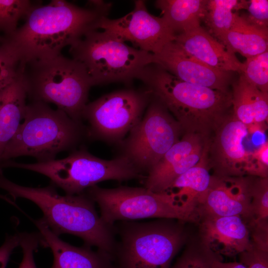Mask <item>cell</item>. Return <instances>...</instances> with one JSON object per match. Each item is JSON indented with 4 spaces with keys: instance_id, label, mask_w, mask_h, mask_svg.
Masks as SVG:
<instances>
[{
    "instance_id": "d590c367",
    "label": "cell",
    "mask_w": 268,
    "mask_h": 268,
    "mask_svg": "<svg viewBox=\"0 0 268 268\" xmlns=\"http://www.w3.org/2000/svg\"><path fill=\"white\" fill-rule=\"evenodd\" d=\"M212 268H246L240 262L224 263L223 260H216L213 262Z\"/></svg>"
},
{
    "instance_id": "4fadbf2b",
    "label": "cell",
    "mask_w": 268,
    "mask_h": 268,
    "mask_svg": "<svg viewBox=\"0 0 268 268\" xmlns=\"http://www.w3.org/2000/svg\"><path fill=\"white\" fill-rule=\"evenodd\" d=\"M97 29L129 41L139 49L154 55L160 52L168 43L175 40L176 34L162 17L148 12L143 0L134 1L133 10L116 19L103 17Z\"/></svg>"
},
{
    "instance_id": "e575fe53",
    "label": "cell",
    "mask_w": 268,
    "mask_h": 268,
    "mask_svg": "<svg viewBox=\"0 0 268 268\" xmlns=\"http://www.w3.org/2000/svg\"><path fill=\"white\" fill-rule=\"evenodd\" d=\"M19 244V233L6 237L0 247V268H6L10 255Z\"/></svg>"
},
{
    "instance_id": "8fae6325",
    "label": "cell",
    "mask_w": 268,
    "mask_h": 268,
    "mask_svg": "<svg viewBox=\"0 0 268 268\" xmlns=\"http://www.w3.org/2000/svg\"><path fill=\"white\" fill-rule=\"evenodd\" d=\"M183 130L153 94L140 121L119 145L121 153L141 173H147L180 139Z\"/></svg>"
},
{
    "instance_id": "8992f818",
    "label": "cell",
    "mask_w": 268,
    "mask_h": 268,
    "mask_svg": "<svg viewBox=\"0 0 268 268\" xmlns=\"http://www.w3.org/2000/svg\"><path fill=\"white\" fill-rule=\"evenodd\" d=\"M120 221L114 225L120 240L116 244L113 268H170L190 237L186 223L177 219Z\"/></svg>"
},
{
    "instance_id": "e0dca14e",
    "label": "cell",
    "mask_w": 268,
    "mask_h": 268,
    "mask_svg": "<svg viewBox=\"0 0 268 268\" xmlns=\"http://www.w3.org/2000/svg\"><path fill=\"white\" fill-rule=\"evenodd\" d=\"M197 224L201 241L221 256H235L250 246L248 227L240 216L201 214Z\"/></svg>"
},
{
    "instance_id": "d6986e66",
    "label": "cell",
    "mask_w": 268,
    "mask_h": 268,
    "mask_svg": "<svg viewBox=\"0 0 268 268\" xmlns=\"http://www.w3.org/2000/svg\"><path fill=\"white\" fill-rule=\"evenodd\" d=\"M188 53L208 66L224 72H241L242 63L201 26L176 35L174 40Z\"/></svg>"
},
{
    "instance_id": "4316f807",
    "label": "cell",
    "mask_w": 268,
    "mask_h": 268,
    "mask_svg": "<svg viewBox=\"0 0 268 268\" xmlns=\"http://www.w3.org/2000/svg\"><path fill=\"white\" fill-rule=\"evenodd\" d=\"M33 3L29 0H0V33L11 36L17 29L19 20L25 18Z\"/></svg>"
},
{
    "instance_id": "3957f363",
    "label": "cell",
    "mask_w": 268,
    "mask_h": 268,
    "mask_svg": "<svg viewBox=\"0 0 268 268\" xmlns=\"http://www.w3.org/2000/svg\"><path fill=\"white\" fill-rule=\"evenodd\" d=\"M136 78L165 105L184 133L210 137L224 118L232 112L231 91L184 81L156 64L145 66Z\"/></svg>"
},
{
    "instance_id": "30bf717a",
    "label": "cell",
    "mask_w": 268,
    "mask_h": 268,
    "mask_svg": "<svg viewBox=\"0 0 268 268\" xmlns=\"http://www.w3.org/2000/svg\"><path fill=\"white\" fill-rule=\"evenodd\" d=\"M153 93L145 87L105 94L87 104L83 113L88 138L119 145L140 121Z\"/></svg>"
},
{
    "instance_id": "52a82bcc",
    "label": "cell",
    "mask_w": 268,
    "mask_h": 268,
    "mask_svg": "<svg viewBox=\"0 0 268 268\" xmlns=\"http://www.w3.org/2000/svg\"><path fill=\"white\" fill-rule=\"evenodd\" d=\"M2 166L42 174L49 178L53 185L61 188L68 195L81 194L104 181L122 182L143 178L126 157L120 154L111 160L103 159L91 154L84 148L74 150L61 159L34 163L6 161Z\"/></svg>"
},
{
    "instance_id": "cb8c5ba5",
    "label": "cell",
    "mask_w": 268,
    "mask_h": 268,
    "mask_svg": "<svg viewBox=\"0 0 268 268\" xmlns=\"http://www.w3.org/2000/svg\"><path fill=\"white\" fill-rule=\"evenodd\" d=\"M220 42L229 52L247 59L268 51V32L249 25L236 13L231 28Z\"/></svg>"
},
{
    "instance_id": "d4e9b609",
    "label": "cell",
    "mask_w": 268,
    "mask_h": 268,
    "mask_svg": "<svg viewBox=\"0 0 268 268\" xmlns=\"http://www.w3.org/2000/svg\"><path fill=\"white\" fill-rule=\"evenodd\" d=\"M247 1L207 0L203 20L209 31L220 42L231 28L236 13L234 10L246 9Z\"/></svg>"
},
{
    "instance_id": "9a60e30c",
    "label": "cell",
    "mask_w": 268,
    "mask_h": 268,
    "mask_svg": "<svg viewBox=\"0 0 268 268\" xmlns=\"http://www.w3.org/2000/svg\"><path fill=\"white\" fill-rule=\"evenodd\" d=\"M254 176H218L211 175L199 208L201 214L238 216L247 225L251 220L252 191Z\"/></svg>"
},
{
    "instance_id": "7c38bea8",
    "label": "cell",
    "mask_w": 268,
    "mask_h": 268,
    "mask_svg": "<svg viewBox=\"0 0 268 268\" xmlns=\"http://www.w3.org/2000/svg\"><path fill=\"white\" fill-rule=\"evenodd\" d=\"M250 128L233 115H227L211 134L207 151V162L213 175L218 176H248L252 151L245 141Z\"/></svg>"
},
{
    "instance_id": "4dcf8cb0",
    "label": "cell",
    "mask_w": 268,
    "mask_h": 268,
    "mask_svg": "<svg viewBox=\"0 0 268 268\" xmlns=\"http://www.w3.org/2000/svg\"><path fill=\"white\" fill-rule=\"evenodd\" d=\"M247 14L241 16L249 25L268 32V0H251L247 1Z\"/></svg>"
},
{
    "instance_id": "1f68e13d",
    "label": "cell",
    "mask_w": 268,
    "mask_h": 268,
    "mask_svg": "<svg viewBox=\"0 0 268 268\" xmlns=\"http://www.w3.org/2000/svg\"><path fill=\"white\" fill-rule=\"evenodd\" d=\"M19 236L23 257L18 268H37L33 254L42 241L39 233H21Z\"/></svg>"
},
{
    "instance_id": "7a4b0ae2",
    "label": "cell",
    "mask_w": 268,
    "mask_h": 268,
    "mask_svg": "<svg viewBox=\"0 0 268 268\" xmlns=\"http://www.w3.org/2000/svg\"><path fill=\"white\" fill-rule=\"evenodd\" d=\"M0 188L13 199L23 198L36 204L43 213L42 219L57 235L69 234L94 246L112 259L116 242L115 227L104 222L96 210L94 202L84 192L61 196L53 184L33 188L16 184L0 172Z\"/></svg>"
},
{
    "instance_id": "6da1fadb",
    "label": "cell",
    "mask_w": 268,
    "mask_h": 268,
    "mask_svg": "<svg viewBox=\"0 0 268 268\" xmlns=\"http://www.w3.org/2000/svg\"><path fill=\"white\" fill-rule=\"evenodd\" d=\"M111 3L81 7L64 0L33 5L22 26L7 37L18 52L21 63L60 55L107 17Z\"/></svg>"
},
{
    "instance_id": "44dd1931",
    "label": "cell",
    "mask_w": 268,
    "mask_h": 268,
    "mask_svg": "<svg viewBox=\"0 0 268 268\" xmlns=\"http://www.w3.org/2000/svg\"><path fill=\"white\" fill-rule=\"evenodd\" d=\"M239 75L231 92L233 115L247 126L265 125L268 119V93Z\"/></svg>"
},
{
    "instance_id": "5b68a950",
    "label": "cell",
    "mask_w": 268,
    "mask_h": 268,
    "mask_svg": "<svg viewBox=\"0 0 268 268\" xmlns=\"http://www.w3.org/2000/svg\"><path fill=\"white\" fill-rule=\"evenodd\" d=\"M19 75L31 102L53 103L72 120L82 123L93 85L81 63L61 54L21 63Z\"/></svg>"
},
{
    "instance_id": "9c48e42d",
    "label": "cell",
    "mask_w": 268,
    "mask_h": 268,
    "mask_svg": "<svg viewBox=\"0 0 268 268\" xmlns=\"http://www.w3.org/2000/svg\"><path fill=\"white\" fill-rule=\"evenodd\" d=\"M98 204L100 217L111 225L118 221L158 218L197 223L200 216L179 205L168 192L157 193L145 187L120 186L103 188L97 185L84 192Z\"/></svg>"
},
{
    "instance_id": "ffe728a7",
    "label": "cell",
    "mask_w": 268,
    "mask_h": 268,
    "mask_svg": "<svg viewBox=\"0 0 268 268\" xmlns=\"http://www.w3.org/2000/svg\"><path fill=\"white\" fill-rule=\"evenodd\" d=\"M27 98L26 88L19 74L0 90V171L2 153L23 120Z\"/></svg>"
},
{
    "instance_id": "ba28073f",
    "label": "cell",
    "mask_w": 268,
    "mask_h": 268,
    "mask_svg": "<svg viewBox=\"0 0 268 268\" xmlns=\"http://www.w3.org/2000/svg\"><path fill=\"white\" fill-rule=\"evenodd\" d=\"M69 52L84 66L93 86L130 84L142 68L155 63L154 54L130 47L104 30L87 32L70 46Z\"/></svg>"
},
{
    "instance_id": "836d02e7",
    "label": "cell",
    "mask_w": 268,
    "mask_h": 268,
    "mask_svg": "<svg viewBox=\"0 0 268 268\" xmlns=\"http://www.w3.org/2000/svg\"><path fill=\"white\" fill-rule=\"evenodd\" d=\"M239 262L246 268H268V249L250 242L247 250L239 255Z\"/></svg>"
},
{
    "instance_id": "f546056e",
    "label": "cell",
    "mask_w": 268,
    "mask_h": 268,
    "mask_svg": "<svg viewBox=\"0 0 268 268\" xmlns=\"http://www.w3.org/2000/svg\"><path fill=\"white\" fill-rule=\"evenodd\" d=\"M268 223V178L255 177L252 191L251 220L248 227Z\"/></svg>"
},
{
    "instance_id": "ac0fdd59",
    "label": "cell",
    "mask_w": 268,
    "mask_h": 268,
    "mask_svg": "<svg viewBox=\"0 0 268 268\" xmlns=\"http://www.w3.org/2000/svg\"><path fill=\"white\" fill-rule=\"evenodd\" d=\"M42 243L50 248L53 255L51 268H113L108 255L91 247L72 246L61 240L42 219L35 220Z\"/></svg>"
},
{
    "instance_id": "484cf974",
    "label": "cell",
    "mask_w": 268,
    "mask_h": 268,
    "mask_svg": "<svg viewBox=\"0 0 268 268\" xmlns=\"http://www.w3.org/2000/svg\"><path fill=\"white\" fill-rule=\"evenodd\" d=\"M185 248L170 268H212L214 262L223 260L222 256L206 247L198 235L189 237Z\"/></svg>"
},
{
    "instance_id": "5bb4252c",
    "label": "cell",
    "mask_w": 268,
    "mask_h": 268,
    "mask_svg": "<svg viewBox=\"0 0 268 268\" xmlns=\"http://www.w3.org/2000/svg\"><path fill=\"white\" fill-rule=\"evenodd\" d=\"M210 138L184 133L147 173L144 187L154 192H166L178 177L196 165L207 152Z\"/></svg>"
},
{
    "instance_id": "7402d4cb",
    "label": "cell",
    "mask_w": 268,
    "mask_h": 268,
    "mask_svg": "<svg viewBox=\"0 0 268 268\" xmlns=\"http://www.w3.org/2000/svg\"><path fill=\"white\" fill-rule=\"evenodd\" d=\"M209 170L207 152L196 165L178 177L166 192L173 195L179 205L200 215L201 200L210 182Z\"/></svg>"
},
{
    "instance_id": "2e32d148",
    "label": "cell",
    "mask_w": 268,
    "mask_h": 268,
    "mask_svg": "<svg viewBox=\"0 0 268 268\" xmlns=\"http://www.w3.org/2000/svg\"><path fill=\"white\" fill-rule=\"evenodd\" d=\"M155 64L184 81L223 92L230 91L231 72L212 68L192 56L174 40L155 54Z\"/></svg>"
},
{
    "instance_id": "83f0119b",
    "label": "cell",
    "mask_w": 268,
    "mask_h": 268,
    "mask_svg": "<svg viewBox=\"0 0 268 268\" xmlns=\"http://www.w3.org/2000/svg\"><path fill=\"white\" fill-rule=\"evenodd\" d=\"M20 56L7 38L0 36V90L18 75Z\"/></svg>"
},
{
    "instance_id": "277c9868",
    "label": "cell",
    "mask_w": 268,
    "mask_h": 268,
    "mask_svg": "<svg viewBox=\"0 0 268 268\" xmlns=\"http://www.w3.org/2000/svg\"><path fill=\"white\" fill-rule=\"evenodd\" d=\"M86 137L87 128L82 123L47 103L31 102L26 105L22 123L3 150L0 166L21 156L33 157L37 162L55 159L58 153L73 149Z\"/></svg>"
},
{
    "instance_id": "603a6c76",
    "label": "cell",
    "mask_w": 268,
    "mask_h": 268,
    "mask_svg": "<svg viewBox=\"0 0 268 268\" xmlns=\"http://www.w3.org/2000/svg\"><path fill=\"white\" fill-rule=\"evenodd\" d=\"M207 0H158L155 6L162 17L176 35L201 26Z\"/></svg>"
},
{
    "instance_id": "f1b7e54d",
    "label": "cell",
    "mask_w": 268,
    "mask_h": 268,
    "mask_svg": "<svg viewBox=\"0 0 268 268\" xmlns=\"http://www.w3.org/2000/svg\"><path fill=\"white\" fill-rule=\"evenodd\" d=\"M239 74L262 92L268 93V52L246 59Z\"/></svg>"
},
{
    "instance_id": "d6a6232c",
    "label": "cell",
    "mask_w": 268,
    "mask_h": 268,
    "mask_svg": "<svg viewBox=\"0 0 268 268\" xmlns=\"http://www.w3.org/2000/svg\"><path fill=\"white\" fill-rule=\"evenodd\" d=\"M248 176L268 178V141H265L252 151Z\"/></svg>"
}]
</instances>
